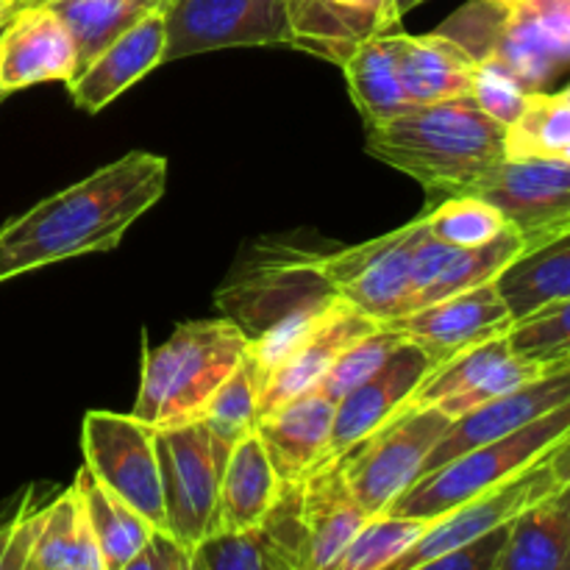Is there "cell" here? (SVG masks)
<instances>
[{
  "instance_id": "6da1fadb",
  "label": "cell",
  "mask_w": 570,
  "mask_h": 570,
  "mask_svg": "<svg viewBox=\"0 0 570 570\" xmlns=\"http://www.w3.org/2000/svg\"><path fill=\"white\" fill-rule=\"evenodd\" d=\"M165 187V156L134 150L39 200L0 228V284L56 262L115 250L128 228L159 204Z\"/></svg>"
},
{
  "instance_id": "7a4b0ae2",
  "label": "cell",
  "mask_w": 570,
  "mask_h": 570,
  "mask_svg": "<svg viewBox=\"0 0 570 570\" xmlns=\"http://www.w3.org/2000/svg\"><path fill=\"white\" fill-rule=\"evenodd\" d=\"M504 134L471 98L443 100L367 128V154L449 198L507 159Z\"/></svg>"
},
{
  "instance_id": "3957f363",
  "label": "cell",
  "mask_w": 570,
  "mask_h": 570,
  "mask_svg": "<svg viewBox=\"0 0 570 570\" xmlns=\"http://www.w3.org/2000/svg\"><path fill=\"white\" fill-rule=\"evenodd\" d=\"M248 354V334L228 317L181 323L161 345H145L134 417L154 429L198 421L234 367Z\"/></svg>"
},
{
  "instance_id": "277c9868",
  "label": "cell",
  "mask_w": 570,
  "mask_h": 570,
  "mask_svg": "<svg viewBox=\"0 0 570 570\" xmlns=\"http://www.w3.org/2000/svg\"><path fill=\"white\" fill-rule=\"evenodd\" d=\"M570 434V401L557 406L549 415L538 417L529 426L507 434V438L465 451L438 471L417 479L393 504V515L434 521L445 512L456 510L465 501L479 499L488 490L510 482L518 473L529 471L551 454Z\"/></svg>"
},
{
  "instance_id": "5b68a950",
  "label": "cell",
  "mask_w": 570,
  "mask_h": 570,
  "mask_svg": "<svg viewBox=\"0 0 570 570\" xmlns=\"http://www.w3.org/2000/svg\"><path fill=\"white\" fill-rule=\"evenodd\" d=\"M454 417L440 406L404 404L373 434L337 460L345 484L371 518L387 515L395 501L423 476L429 454Z\"/></svg>"
},
{
  "instance_id": "8992f818",
  "label": "cell",
  "mask_w": 570,
  "mask_h": 570,
  "mask_svg": "<svg viewBox=\"0 0 570 570\" xmlns=\"http://www.w3.org/2000/svg\"><path fill=\"white\" fill-rule=\"evenodd\" d=\"M83 465L104 488L137 510L156 532L167 534L156 429L134 415L92 410L81 426Z\"/></svg>"
},
{
  "instance_id": "52a82bcc",
  "label": "cell",
  "mask_w": 570,
  "mask_h": 570,
  "mask_svg": "<svg viewBox=\"0 0 570 570\" xmlns=\"http://www.w3.org/2000/svg\"><path fill=\"white\" fill-rule=\"evenodd\" d=\"M423 228V217L379 239L317 256L321 271L337 298L371 321L393 326L417 309L412 287V248Z\"/></svg>"
},
{
  "instance_id": "ba28073f",
  "label": "cell",
  "mask_w": 570,
  "mask_h": 570,
  "mask_svg": "<svg viewBox=\"0 0 570 570\" xmlns=\"http://www.w3.org/2000/svg\"><path fill=\"white\" fill-rule=\"evenodd\" d=\"M161 493H165L167 538L195 551L217 532V493L223 462L200 421L156 429Z\"/></svg>"
},
{
  "instance_id": "9c48e42d",
  "label": "cell",
  "mask_w": 570,
  "mask_h": 570,
  "mask_svg": "<svg viewBox=\"0 0 570 570\" xmlns=\"http://www.w3.org/2000/svg\"><path fill=\"white\" fill-rule=\"evenodd\" d=\"M165 61L223 48L293 45L284 0H167Z\"/></svg>"
},
{
  "instance_id": "30bf717a",
  "label": "cell",
  "mask_w": 570,
  "mask_h": 570,
  "mask_svg": "<svg viewBox=\"0 0 570 570\" xmlns=\"http://www.w3.org/2000/svg\"><path fill=\"white\" fill-rule=\"evenodd\" d=\"M462 195H476L504 215L523 245L538 248L570 228V161L501 159Z\"/></svg>"
},
{
  "instance_id": "8fae6325",
  "label": "cell",
  "mask_w": 570,
  "mask_h": 570,
  "mask_svg": "<svg viewBox=\"0 0 570 570\" xmlns=\"http://www.w3.org/2000/svg\"><path fill=\"white\" fill-rule=\"evenodd\" d=\"M560 488H566V484L557 479L554 468H551L549 456H546V460H540L529 471L518 473L510 482L499 484V488L488 490L479 499L465 501L456 510L429 521L421 538L404 554L395 557L384 570H412L423 566V562L451 554L456 549H465V546L482 540L484 534L507 527L512 518L521 515L523 510H529L538 501L549 499Z\"/></svg>"
},
{
  "instance_id": "7c38bea8",
  "label": "cell",
  "mask_w": 570,
  "mask_h": 570,
  "mask_svg": "<svg viewBox=\"0 0 570 570\" xmlns=\"http://www.w3.org/2000/svg\"><path fill=\"white\" fill-rule=\"evenodd\" d=\"M507 334L440 362L406 404L440 406L445 415L456 421L488 401L501 399V395L543 376L551 365H540V362L518 354Z\"/></svg>"
},
{
  "instance_id": "4fadbf2b",
  "label": "cell",
  "mask_w": 570,
  "mask_h": 570,
  "mask_svg": "<svg viewBox=\"0 0 570 570\" xmlns=\"http://www.w3.org/2000/svg\"><path fill=\"white\" fill-rule=\"evenodd\" d=\"M393 326L401 328L410 343L421 345L440 365L460 351L507 334L515 326V317L501 298L495 282H488L465 293L449 295L438 304L421 306Z\"/></svg>"
},
{
  "instance_id": "5bb4252c",
  "label": "cell",
  "mask_w": 570,
  "mask_h": 570,
  "mask_svg": "<svg viewBox=\"0 0 570 570\" xmlns=\"http://www.w3.org/2000/svg\"><path fill=\"white\" fill-rule=\"evenodd\" d=\"M570 401V360L557 362L551 365L543 376H538L534 382L523 384V387L512 390V393L501 395V399L488 401L479 410L468 412V415L456 417L451 423L449 432L443 434L434 451L429 454L426 471L423 476L432 471H438L440 465L451 462L454 456L465 454V451L479 449L484 443H493V440L507 438V434L518 432V429L529 426L538 417L549 415L557 406L568 404Z\"/></svg>"
},
{
  "instance_id": "9a60e30c",
  "label": "cell",
  "mask_w": 570,
  "mask_h": 570,
  "mask_svg": "<svg viewBox=\"0 0 570 570\" xmlns=\"http://www.w3.org/2000/svg\"><path fill=\"white\" fill-rule=\"evenodd\" d=\"M328 298H337V293L323 276L317 256L273 259L271 265L254 267L243 282L220 293L228 321L237 323L248 340L282 317Z\"/></svg>"
},
{
  "instance_id": "2e32d148",
  "label": "cell",
  "mask_w": 570,
  "mask_h": 570,
  "mask_svg": "<svg viewBox=\"0 0 570 570\" xmlns=\"http://www.w3.org/2000/svg\"><path fill=\"white\" fill-rule=\"evenodd\" d=\"M434 367L438 362L421 345L404 340L384 362L382 371L373 373L365 384L337 401L326 462H337L367 434L376 432L390 415H395L412 399V393L426 382Z\"/></svg>"
},
{
  "instance_id": "e0dca14e",
  "label": "cell",
  "mask_w": 570,
  "mask_h": 570,
  "mask_svg": "<svg viewBox=\"0 0 570 570\" xmlns=\"http://www.w3.org/2000/svg\"><path fill=\"white\" fill-rule=\"evenodd\" d=\"M76 76L78 50L59 14L42 3H20L0 28V87L11 95Z\"/></svg>"
},
{
  "instance_id": "ac0fdd59",
  "label": "cell",
  "mask_w": 570,
  "mask_h": 570,
  "mask_svg": "<svg viewBox=\"0 0 570 570\" xmlns=\"http://www.w3.org/2000/svg\"><path fill=\"white\" fill-rule=\"evenodd\" d=\"M293 48L343 65L371 37L393 33L404 17L395 0H284Z\"/></svg>"
},
{
  "instance_id": "d6986e66",
  "label": "cell",
  "mask_w": 570,
  "mask_h": 570,
  "mask_svg": "<svg viewBox=\"0 0 570 570\" xmlns=\"http://www.w3.org/2000/svg\"><path fill=\"white\" fill-rule=\"evenodd\" d=\"M523 248L527 245L515 228L479 248H454L434 239L423 223L415 248H412V287H415L417 309L479 287V284L495 282L501 271L523 254Z\"/></svg>"
},
{
  "instance_id": "ffe728a7",
  "label": "cell",
  "mask_w": 570,
  "mask_h": 570,
  "mask_svg": "<svg viewBox=\"0 0 570 570\" xmlns=\"http://www.w3.org/2000/svg\"><path fill=\"white\" fill-rule=\"evenodd\" d=\"M367 521L337 462L312 471L298 490L301 568L326 570Z\"/></svg>"
},
{
  "instance_id": "44dd1931",
  "label": "cell",
  "mask_w": 570,
  "mask_h": 570,
  "mask_svg": "<svg viewBox=\"0 0 570 570\" xmlns=\"http://www.w3.org/2000/svg\"><path fill=\"white\" fill-rule=\"evenodd\" d=\"M334 401L321 390L301 395L256 421L254 432L282 484H301L326 465L334 426Z\"/></svg>"
},
{
  "instance_id": "7402d4cb",
  "label": "cell",
  "mask_w": 570,
  "mask_h": 570,
  "mask_svg": "<svg viewBox=\"0 0 570 570\" xmlns=\"http://www.w3.org/2000/svg\"><path fill=\"white\" fill-rule=\"evenodd\" d=\"M298 490L301 484H284L276 507L256 529L204 540L193 551L198 570H304Z\"/></svg>"
},
{
  "instance_id": "603a6c76",
  "label": "cell",
  "mask_w": 570,
  "mask_h": 570,
  "mask_svg": "<svg viewBox=\"0 0 570 570\" xmlns=\"http://www.w3.org/2000/svg\"><path fill=\"white\" fill-rule=\"evenodd\" d=\"M379 326L384 323L371 321L351 304H345L343 298L334 301L332 312L315 328V334L265 379L259 395V417L321 387L337 356Z\"/></svg>"
},
{
  "instance_id": "cb8c5ba5",
  "label": "cell",
  "mask_w": 570,
  "mask_h": 570,
  "mask_svg": "<svg viewBox=\"0 0 570 570\" xmlns=\"http://www.w3.org/2000/svg\"><path fill=\"white\" fill-rule=\"evenodd\" d=\"M165 9H159L115 39L92 65L83 67L67 83L72 104L87 115H98L139 78L165 65Z\"/></svg>"
},
{
  "instance_id": "d4e9b609",
  "label": "cell",
  "mask_w": 570,
  "mask_h": 570,
  "mask_svg": "<svg viewBox=\"0 0 570 570\" xmlns=\"http://www.w3.org/2000/svg\"><path fill=\"white\" fill-rule=\"evenodd\" d=\"M282 479L256 432L245 434L228 454L217 493V532H248L265 523L282 495Z\"/></svg>"
},
{
  "instance_id": "484cf974",
  "label": "cell",
  "mask_w": 570,
  "mask_h": 570,
  "mask_svg": "<svg viewBox=\"0 0 570 570\" xmlns=\"http://www.w3.org/2000/svg\"><path fill=\"white\" fill-rule=\"evenodd\" d=\"M395 42H399L401 81L412 106L471 98L479 61H473L460 45L438 31L423 37L399 31Z\"/></svg>"
},
{
  "instance_id": "4316f807",
  "label": "cell",
  "mask_w": 570,
  "mask_h": 570,
  "mask_svg": "<svg viewBox=\"0 0 570 570\" xmlns=\"http://www.w3.org/2000/svg\"><path fill=\"white\" fill-rule=\"evenodd\" d=\"M495 570H570V484L507 523Z\"/></svg>"
},
{
  "instance_id": "83f0119b",
  "label": "cell",
  "mask_w": 570,
  "mask_h": 570,
  "mask_svg": "<svg viewBox=\"0 0 570 570\" xmlns=\"http://www.w3.org/2000/svg\"><path fill=\"white\" fill-rule=\"evenodd\" d=\"M395 33L399 31L365 39L340 65L345 72V81H348L351 98H354L360 115L365 117L367 128L393 120V117L412 109L404 81H401Z\"/></svg>"
},
{
  "instance_id": "f1b7e54d",
  "label": "cell",
  "mask_w": 570,
  "mask_h": 570,
  "mask_svg": "<svg viewBox=\"0 0 570 570\" xmlns=\"http://www.w3.org/2000/svg\"><path fill=\"white\" fill-rule=\"evenodd\" d=\"M495 287L515 323L543 306L570 301V228L538 248L523 250L501 271Z\"/></svg>"
},
{
  "instance_id": "f546056e",
  "label": "cell",
  "mask_w": 570,
  "mask_h": 570,
  "mask_svg": "<svg viewBox=\"0 0 570 570\" xmlns=\"http://www.w3.org/2000/svg\"><path fill=\"white\" fill-rule=\"evenodd\" d=\"M28 570H106L76 488L42 507Z\"/></svg>"
},
{
  "instance_id": "4dcf8cb0",
  "label": "cell",
  "mask_w": 570,
  "mask_h": 570,
  "mask_svg": "<svg viewBox=\"0 0 570 570\" xmlns=\"http://www.w3.org/2000/svg\"><path fill=\"white\" fill-rule=\"evenodd\" d=\"M42 3L59 14L78 50V72L92 65L115 39L131 31L154 11L165 9L167 0H22Z\"/></svg>"
},
{
  "instance_id": "1f68e13d",
  "label": "cell",
  "mask_w": 570,
  "mask_h": 570,
  "mask_svg": "<svg viewBox=\"0 0 570 570\" xmlns=\"http://www.w3.org/2000/svg\"><path fill=\"white\" fill-rule=\"evenodd\" d=\"M72 488L87 512L106 570H120L154 540L156 529L126 501L117 499L109 488H104L87 465L76 473Z\"/></svg>"
},
{
  "instance_id": "d6a6232c",
  "label": "cell",
  "mask_w": 570,
  "mask_h": 570,
  "mask_svg": "<svg viewBox=\"0 0 570 570\" xmlns=\"http://www.w3.org/2000/svg\"><path fill=\"white\" fill-rule=\"evenodd\" d=\"M262 384H265V376H262L259 365L254 362V356L245 354L243 362L234 367L232 376L217 387V393L212 395L209 404L200 412L198 421L209 432L215 454L223 465H226L234 445L245 434L254 432L256 421H259Z\"/></svg>"
},
{
  "instance_id": "836d02e7",
  "label": "cell",
  "mask_w": 570,
  "mask_h": 570,
  "mask_svg": "<svg viewBox=\"0 0 570 570\" xmlns=\"http://www.w3.org/2000/svg\"><path fill=\"white\" fill-rule=\"evenodd\" d=\"M507 159L570 161V100L560 92H532L523 115L504 134Z\"/></svg>"
},
{
  "instance_id": "e575fe53",
  "label": "cell",
  "mask_w": 570,
  "mask_h": 570,
  "mask_svg": "<svg viewBox=\"0 0 570 570\" xmlns=\"http://www.w3.org/2000/svg\"><path fill=\"white\" fill-rule=\"evenodd\" d=\"M426 232L454 248H479L510 232L499 209L476 195H449L423 215Z\"/></svg>"
},
{
  "instance_id": "d590c367",
  "label": "cell",
  "mask_w": 570,
  "mask_h": 570,
  "mask_svg": "<svg viewBox=\"0 0 570 570\" xmlns=\"http://www.w3.org/2000/svg\"><path fill=\"white\" fill-rule=\"evenodd\" d=\"M426 527L429 521L401 518L393 512L371 518L326 570H384L421 538Z\"/></svg>"
},
{
  "instance_id": "8d00e7d4",
  "label": "cell",
  "mask_w": 570,
  "mask_h": 570,
  "mask_svg": "<svg viewBox=\"0 0 570 570\" xmlns=\"http://www.w3.org/2000/svg\"><path fill=\"white\" fill-rule=\"evenodd\" d=\"M404 334L395 326H379L371 334L356 340L354 345L343 351L337 356V362L332 365V371L326 373L323 384L317 390L326 393L328 399L337 404L340 399L356 390L360 384H365L373 373H379L384 367V362L393 356V351L404 343Z\"/></svg>"
},
{
  "instance_id": "74e56055",
  "label": "cell",
  "mask_w": 570,
  "mask_h": 570,
  "mask_svg": "<svg viewBox=\"0 0 570 570\" xmlns=\"http://www.w3.org/2000/svg\"><path fill=\"white\" fill-rule=\"evenodd\" d=\"M510 345L527 360L557 365L570 360V301L543 306L510 328Z\"/></svg>"
},
{
  "instance_id": "f35d334b",
  "label": "cell",
  "mask_w": 570,
  "mask_h": 570,
  "mask_svg": "<svg viewBox=\"0 0 570 570\" xmlns=\"http://www.w3.org/2000/svg\"><path fill=\"white\" fill-rule=\"evenodd\" d=\"M529 95L532 92L527 87H521L504 67L490 65V61H479L476 65L471 100L476 104V109H482L499 126L510 128L523 115V109L529 104Z\"/></svg>"
},
{
  "instance_id": "ab89813d",
  "label": "cell",
  "mask_w": 570,
  "mask_h": 570,
  "mask_svg": "<svg viewBox=\"0 0 570 570\" xmlns=\"http://www.w3.org/2000/svg\"><path fill=\"white\" fill-rule=\"evenodd\" d=\"M504 540H507V527H501L495 529V532L484 534V538L476 540V543L465 546V549H456L451 551V554L438 557V560H429L412 570H495Z\"/></svg>"
},
{
  "instance_id": "60d3db41",
  "label": "cell",
  "mask_w": 570,
  "mask_h": 570,
  "mask_svg": "<svg viewBox=\"0 0 570 570\" xmlns=\"http://www.w3.org/2000/svg\"><path fill=\"white\" fill-rule=\"evenodd\" d=\"M523 6L534 17L546 39L554 45L562 61L570 65V0H529Z\"/></svg>"
},
{
  "instance_id": "b9f144b4",
  "label": "cell",
  "mask_w": 570,
  "mask_h": 570,
  "mask_svg": "<svg viewBox=\"0 0 570 570\" xmlns=\"http://www.w3.org/2000/svg\"><path fill=\"white\" fill-rule=\"evenodd\" d=\"M39 518H42V507L31 504V490H28V499H26V507H22L20 523H17L14 538H11L9 551H6L0 570H28V557H31L33 538H37Z\"/></svg>"
},
{
  "instance_id": "7bdbcfd3",
  "label": "cell",
  "mask_w": 570,
  "mask_h": 570,
  "mask_svg": "<svg viewBox=\"0 0 570 570\" xmlns=\"http://www.w3.org/2000/svg\"><path fill=\"white\" fill-rule=\"evenodd\" d=\"M167 551H170V538L156 532L154 540L120 570H167Z\"/></svg>"
},
{
  "instance_id": "ee69618b",
  "label": "cell",
  "mask_w": 570,
  "mask_h": 570,
  "mask_svg": "<svg viewBox=\"0 0 570 570\" xmlns=\"http://www.w3.org/2000/svg\"><path fill=\"white\" fill-rule=\"evenodd\" d=\"M549 462H551V468H554L557 479H560L562 484H570V434L562 440L560 445H554V449H551Z\"/></svg>"
},
{
  "instance_id": "f6af8a7d",
  "label": "cell",
  "mask_w": 570,
  "mask_h": 570,
  "mask_svg": "<svg viewBox=\"0 0 570 570\" xmlns=\"http://www.w3.org/2000/svg\"><path fill=\"white\" fill-rule=\"evenodd\" d=\"M167 570H198L193 551L181 549L176 540L170 538V551H167Z\"/></svg>"
},
{
  "instance_id": "bcb514c9",
  "label": "cell",
  "mask_w": 570,
  "mask_h": 570,
  "mask_svg": "<svg viewBox=\"0 0 570 570\" xmlns=\"http://www.w3.org/2000/svg\"><path fill=\"white\" fill-rule=\"evenodd\" d=\"M26 499H28V495H26ZM26 499H22V504L17 507V512L9 518V521L0 523V566H3V557H6V551H9L11 538H14L17 523H20V515H22V507H26Z\"/></svg>"
},
{
  "instance_id": "7dc6e473",
  "label": "cell",
  "mask_w": 570,
  "mask_h": 570,
  "mask_svg": "<svg viewBox=\"0 0 570 570\" xmlns=\"http://www.w3.org/2000/svg\"><path fill=\"white\" fill-rule=\"evenodd\" d=\"M17 9H20V0H0V28L14 17Z\"/></svg>"
},
{
  "instance_id": "c3c4849f",
  "label": "cell",
  "mask_w": 570,
  "mask_h": 570,
  "mask_svg": "<svg viewBox=\"0 0 570 570\" xmlns=\"http://www.w3.org/2000/svg\"><path fill=\"white\" fill-rule=\"evenodd\" d=\"M395 3H399V14L404 17V14H410L412 9H417L421 3H426V0H395Z\"/></svg>"
},
{
  "instance_id": "681fc988",
  "label": "cell",
  "mask_w": 570,
  "mask_h": 570,
  "mask_svg": "<svg viewBox=\"0 0 570 570\" xmlns=\"http://www.w3.org/2000/svg\"><path fill=\"white\" fill-rule=\"evenodd\" d=\"M493 3L504 6V9H521V6L529 3V0H493Z\"/></svg>"
},
{
  "instance_id": "f907efd6",
  "label": "cell",
  "mask_w": 570,
  "mask_h": 570,
  "mask_svg": "<svg viewBox=\"0 0 570 570\" xmlns=\"http://www.w3.org/2000/svg\"><path fill=\"white\" fill-rule=\"evenodd\" d=\"M560 95H562V98H566V100H570V87H568V89H562Z\"/></svg>"
},
{
  "instance_id": "816d5d0a",
  "label": "cell",
  "mask_w": 570,
  "mask_h": 570,
  "mask_svg": "<svg viewBox=\"0 0 570 570\" xmlns=\"http://www.w3.org/2000/svg\"><path fill=\"white\" fill-rule=\"evenodd\" d=\"M3 98H9V92H6V89L0 87V100H3Z\"/></svg>"
},
{
  "instance_id": "f5cc1de1",
  "label": "cell",
  "mask_w": 570,
  "mask_h": 570,
  "mask_svg": "<svg viewBox=\"0 0 570 570\" xmlns=\"http://www.w3.org/2000/svg\"><path fill=\"white\" fill-rule=\"evenodd\" d=\"M20 3H22V0H20Z\"/></svg>"
}]
</instances>
